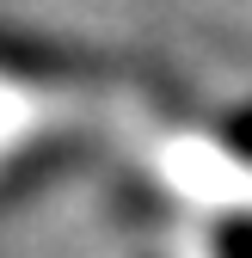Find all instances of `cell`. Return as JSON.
Returning <instances> with one entry per match:
<instances>
[{"mask_svg":"<svg viewBox=\"0 0 252 258\" xmlns=\"http://www.w3.org/2000/svg\"><path fill=\"white\" fill-rule=\"evenodd\" d=\"M228 142H234V148H240V154L252 160V111H246V117H240V123L228 129Z\"/></svg>","mask_w":252,"mask_h":258,"instance_id":"6da1fadb","label":"cell"}]
</instances>
